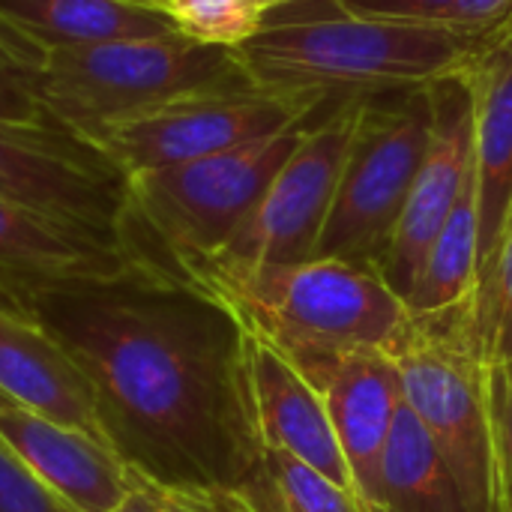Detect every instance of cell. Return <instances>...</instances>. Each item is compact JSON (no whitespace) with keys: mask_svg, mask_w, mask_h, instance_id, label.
Returning a JSON list of instances; mask_svg holds the SVG:
<instances>
[{"mask_svg":"<svg viewBox=\"0 0 512 512\" xmlns=\"http://www.w3.org/2000/svg\"><path fill=\"white\" fill-rule=\"evenodd\" d=\"M30 318L87 381L111 447L156 483L237 489L258 465L243 327L219 303L141 279L36 285Z\"/></svg>","mask_w":512,"mask_h":512,"instance_id":"cell-1","label":"cell"},{"mask_svg":"<svg viewBox=\"0 0 512 512\" xmlns=\"http://www.w3.org/2000/svg\"><path fill=\"white\" fill-rule=\"evenodd\" d=\"M333 3V0H330ZM255 90L318 108L426 90L465 75L486 54V24H396L279 6L231 48Z\"/></svg>","mask_w":512,"mask_h":512,"instance_id":"cell-2","label":"cell"},{"mask_svg":"<svg viewBox=\"0 0 512 512\" xmlns=\"http://www.w3.org/2000/svg\"><path fill=\"white\" fill-rule=\"evenodd\" d=\"M186 288L219 303L246 333L285 357L387 348L411 315L378 267L339 258L300 264L204 258L186 270Z\"/></svg>","mask_w":512,"mask_h":512,"instance_id":"cell-3","label":"cell"},{"mask_svg":"<svg viewBox=\"0 0 512 512\" xmlns=\"http://www.w3.org/2000/svg\"><path fill=\"white\" fill-rule=\"evenodd\" d=\"M309 120L207 159L129 174L114 243L132 273L150 285L186 288V270L228 246Z\"/></svg>","mask_w":512,"mask_h":512,"instance_id":"cell-4","label":"cell"},{"mask_svg":"<svg viewBox=\"0 0 512 512\" xmlns=\"http://www.w3.org/2000/svg\"><path fill=\"white\" fill-rule=\"evenodd\" d=\"M252 87L231 48L204 45L180 30L102 45L51 48L45 54L39 99L48 123L90 138L120 120L168 102Z\"/></svg>","mask_w":512,"mask_h":512,"instance_id":"cell-5","label":"cell"},{"mask_svg":"<svg viewBox=\"0 0 512 512\" xmlns=\"http://www.w3.org/2000/svg\"><path fill=\"white\" fill-rule=\"evenodd\" d=\"M468 300L429 315L411 312L387 351L402 378V402L450 465L465 512H492L486 363L471 339Z\"/></svg>","mask_w":512,"mask_h":512,"instance_id":"cell-6","label":"cell"},{"mask_svg":"<svg viewBox=\"0 0 512 512\" xmlns=\"http://www.w3.org/2000/svg\"><path fill=\"white\" fill-rule=\"evenodd\" d=\"M432 87L363 102L315 258L384 264L432 135Z\"/></svg>","mask_w":512,"mask_h":512,"instance_id":"cell-7","label":"cell"},{"mask_svg":"<svg viewBox=\"0 0 512 512\" xmlns=\"http://www.w3.org/2000/svg\"><path fill=\"white\" fill-rule=\"evenodd\" d=\"M321 108L255 87L198 93L99 129L90 144L123 174L207 159L306 123Z\"/></svg>","mask_w":512,"mask_h":512,"instance_id":"cell-8","label":"cell"},{"mask_svg":"<svg viewBox=\"0 0 512 512\" xmlns=\"http://www.w3.org/2000/svg\"><path fill=\"white\" fill-rule=\"evenodd\" d=\"M360 111L363 102L321 108L249 219L228 240V246L210 258L237 264L312 261L336 198Z\"/></svg>","mask_w":512,"mask_h":512,"instance_id":"cell-9","label":"cell"},{"mask_svg":"<svg viewBox=\"0 0 512 512\" xmlns=\"http://www.w3.org/2000/svg\"><path fill=\"white\" fill-rule=\"evenodd\" d=\"M126 177L54 123L0 120V195L114 240Z\"/></svg>","mask_w":512,"mask_h":512,"instance_id":"cell-10","label":"cell"},{"mask_svg":"<svg viewBox=\"0 0 512 512\" xmlns=\"http://www.w3.org/2000/svg\"><path fill=\"white\" fill-rule=\"evenodd\" d=\"M432 111L435 120L429 147L414 177L390 252L381 264V276L405 300V306L435 237L441 234L474 171V105L462 75L432 84Z\"/></svg>","mask_w":512,"mask_h":512,"instance_id":"cell-11","label":"cell"},{"mask_svg":"<svg viewBox=\"0 0 512 512\" xmlns=\"http://www.w3.org/2000/svg\"><path fill=\"white\" fill-rule=\"evenodd\" d=\"M288 360L318 393L330 417L351 468L354 495L366 504H378V462L402 405V378L390 351H315Z\"/></svg>","mask_w":512,"mask_h":512,"instance_id":"cell-12","label":"cell"},{"mask_svg":"<svg viewBox=\"0 0 512 512\" xmlns=\"http://www.w3.org/2000/svg\"><path fill=\"white\" fill-rule=\"evenodd\" d=\"M240 375L246 417L258 450L291 453L327 480L354 492L351 468L333 435L330 417L294 363L264 339L243 330Z\"/></svg>","mask_w":512,"mask_h":512,"instance_id":"cell-13","label":"cell"},{"mask_svg":"<svg viewBox=\"0 0 512 512\" xmlns=\"http://www.w3.org/2000/svg\"><path fill=\"white\" fill-rule=\"evenodd\" d=\"M0 447L75 512L117 510L132 492L117 450L18 402L0 405Z\"/></svg>","mask_w":512,"mask_h":512,"instance_id":"cell-14","label":"cell"},{"mask_svg":"<svg viewBox=\"0 0 512 512\" xmlns=\"http://www.w3.org/2000/svg\"><path fill=\"white\" fill-rule=\"evenodd\" d=\"M0 273L24 285L138 279L117 243L0 195Z\"/></svg>","mask_w":512,"mask_h":512,"instance_id":"cell-15","label":"cell"},{"mask_svg":"<svg viewBox=\"0 0 512 512\" xmlns=\"http://www.w3.org/2000/svg\"><path fill=\"white\" fill-rule=\"evenodd\" d=\"M0 393L108 444L93 393L63 348L36 324L0 309ZM114 450V447H111Z\"/></svg>","mask_w":512,"mask_h":512,"instance_id":"cell-16","label":"cell"},{"mask_svg":"<svg viewBox=\"0 0 512 512\" xmlns=\"http://www.w3.org/2000/svg\"><path fill=\"white\" fill-rule=\"evenodd\" d=\"M462 81L468 84L474 105V177L483 267L512 204V45L483 54Z\"/></svg>","mask_w":512,"mask_h":512,"instance_id":"cell-17","label":"cell"},{"mask_svg":"<svg viewBox=\"0 0 512 512\" xmlns=\"http://www.w3.org/2000/svg\"><path fill=\"white\" fill-rule=\"evenodd\" d=\"M0 18L45 51L177 30L168 12L132 0H0Z\"/></svg>","mask_w":512,"mask_h":512,"instance_id":"cell-18","label":"cell"},{"mask_svg":"<svg viewBox=\"0 0 512 512\" xmlns=\"http://www.w3.org/2000/svg\"><path fill=\"white\" fill-rule=\"evenodd\" d=\"M378 504L390 512H465L450 465L405 402L399 405L381 450Z\"/></svg>","mask_w":512,"mask_h":512,"instance_id":"cell-19","label":"cell"},{"mask_svg":"<svg viewBox=\"0 0 512 512\" xmlns=\"http://www.w3.org/2000/svg\"><path fill=\"white\" fill-rule=\"evenodd\" d=\"M480 270V219H477V177L471 171L456 207L435 237L417 285L408 297V312L429 315L465 303L474 294Z\"/></svg>","mask_w":512,"mask_h":512,"instance_id":"cell-20","label":"cell"},{"mask_svg":"<svg viewBox=\"0 0 512 512\" xmlns=\"http://www.w3.org/2000/svg\"><path fill=\"white\" fill-rule=\"evenodd\" d=\"M237 492L264 512H363L354 492L282 450H261Z\"/></svg>","mask_w":512,"mask_h":512,"instance_id":"cell-21","label":"cell"},{"mask_svg":"<svg viewBox=\"0 0 512 512\" xmlns=\"http://www.w3.org/2000/svg\"><path fill=\"white\" fill-rule=\"evenodd\" d=\"M471 339L486 366L512 360V204L468 300Z\"/></svg>","mask_w":512,"mask_h":512,"instance_id":"cell-22","label":"cell"},{"mask_svg":"<svg viewBox=\"0 0 512 512\" xmlns=\"http://www.w3.org/2000/svg\"><path fill=\"white\" fill-rule=\"evenodd\" d=\"M45 48L0 18V120L48 123L39 99Z\"/></svg>","mask_w":512,"mask_h":512,"instance_id":"cell-23","label":"cell"},{"mask_svg":"<svg viewBox=\"0 0 512 512\" xmlns=\"http://www.w3.org/2000/svg\"><path fill=\"white\" fill-rule=\"evenodd\" d=\"M270 15L264 0H174V27L204 45L234 48L255 36Z\"/></svg>","mask_w":512,"mask_h":512,"instance_id":"cell-24","label":"cell"},{"mask_svg":"<svg viewBox=\"0 0 512 512\" xmlns=\"http://www.w3.org/2000/svg\"><path fill=\"white\" fill-rule=\"evenodd\" d=\"M492 512H512V360L486 366Z\"/></svg>","mask_w":512,"mask_h":512,"instance_id":"cell-25","label":"cell"},{"mask_svg":"<svg viewBox=\"0 0 512 512\" xmlns=\"http://www.w3.org/2000/svg\"><path fill=\"white\" fill-rule=\"evenodd\" d=\"M339 12L396 24H456L459 0H333Z\"/></svg>","mask_w":512,"mask_h":512,"instance_id":"cell-26","label":"cell"},{"mask_svg":"<svg viewBox=\"0 0 512 512\" xmlns=\"http://www.w3.org/2000/svg\"><path fill=\"white\" fill-rule=\"evenodd\" d=\"M0 512H75L0 447Z\"/></svg>","mask_w":512,"mask_h":512,"instance_id":"cell-27","label":"cell"},{"mask_svg":"<svg viewBox=\"0 0 512 512\" xmlns=\"http://www.w3.org/2000/svg\"><path fill=\"white\" fill-rule=\"evenodd\" d=\"M132 468V465H129ZM135 471V468H132ZM141 489L150 495L153 512H222L219 510V489H204V486H171V483H156L135 471Z\"/></svg>","mask_w":512,"mask_h":512,"instance_id":"cell-28","label":"cell"},{"mask_svg":"<svg viewBox=\"0 0 512 512\" xmlns=\"http://www.w3.org/2000/svg\"><path fill=\"white\" fill-rule=\"evenodd\" d=\"M30 297H33V285H24L6 273H0V309L18 318H30Z\"/></svg>","mask_w":512,"mask_h":512,"instance_id":"cell-29","label":"cell"},{"mask_svg":"<svg viewBox=\"0 0 512 512\" xmlns=\"http://www.w3.org/2000/svg\"><path fill=\"white\" fill-rule=\"evenodd\" d=\"M512 0H459L456 24H489L495 21Z\"/></svg>","mask_w":512,"mask_h":512,"instance_id":"cell-30","label":"cell"},{"mask_svg":"<svg viewBox=\"0 0 512 512\" xmlns=\"http://www.w3.org/2000/svg\"><path fill=\"white\" fill-rule=\"evenodd\" d=\"M111 512H153V501H150V495L141 489V483H138L135 471H132V492L126 495V501H123L117 510H111Z\"/></svg>","mask_w":512,"mask_h":512,"instance_id":"cell-31","label":"cell"},{"mask_svg":"<svg viewBox=\"0 0 512 512\" xmlns=\"http://www.w3.org/2000/svg\"><path fill=\"white\" fill-rule=\"evenodd\" d=\"M219 510L222 512H252L249 504L240 498L237 489H219Z\"/></svg>","mask_w":512,"mask_h":512,"instance_id":"cell-32","label":"cell"},{"mask_svg":"<svg viewBox=\"0 0 512 512\" xmlns=\"http://www.w3.org/2000/svg\"><path fill=\"white\" fill-rule=\"evenodd\" d=\"M132 3H141V6H150V9H159V12H168L171 15V3L174 0H132Z\"/></svg>","mask_w":512,"mask_h":512,"instance_id":"cell-33","label":"cell"},{"mask_svg":"<svg viewBox=\"0 0 512 512\" xmlns=\"http://www.w3.org/2000/svg\"><path fill=\"white\" fill-rule=\"evenodd\" d=\"M360 510L363 512H390L387 507H381V504H366V501H360Z\"/></svg>","mask_w":512,"mask_h":512,"instance_id":"cell-34","label":"cell"},{"mask_svg":"<svg viewBox=\"0 0 512 512\" xmlns=\"http://www.w3.org/2000/svg\"><path fill=\"white\" fill-rule=\"evenodd\" d=\"M267 3V9L273 12V9H279V6H288V3H297V0H264Z\"/></svg>","mask_w":512,"mask_h":512,"instance_id":"cell-35","label":"cell"},{"mask_svg":"<svg viewBox=\"0 0 512 512\" xmlns=\"http://www.w3.org/2000/svg\"><path fill=\"white\" fill-rule=\"evenodd\" d=\"M240 498H243V495H240ZM243 501H246V498H243ZM246 504H249V510H252V512H264V510H261V507H255L252 501H246Z\"/></svg>","mask_w":512,"mask_h":512,"instance_id":"cell-36","label":"cell"},{"mask_svg":"<svg viewBox=\"0 0 512 512\" xmlns=\"http://www.w3.org/2000/svg\"><path fill=\"white\" fill-rule=\"evenodd\" d=\"M3 402H9V399H6V396H3V393H0V405H3Z\"/></svg>","mask_w":512,"mask_h":512,"instance_id":"cell-37","label":"cell"}]
</instances>
